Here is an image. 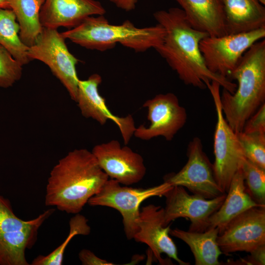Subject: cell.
Wrapping results in <instances>:
<instances>
[{
	"label": "cell",
	"mask_w": 265,
	"mask_h": 265,
	"mask_svg": "<svg viewBox=\"0 0 265 265\" xmlns=\"http://www.w3.org/2000/svg\"><path fill=\"white\" fill-rule=\"evenodd\" d=\"M153 16L165 30L162 43L155 50L185 84L204 89L207 83L215 81L223 89L234 93L237 84L212 73L206 67L199 44L202 39L209 35L194 28L181 8L172 7L167 10H158Z\"/></svg>",
	"instance_id": "6da1fadb"
},
{
	"label": "cell",
	"mask_w": 265,
	"mask_h": 265,
	"mask_svg": "<svg viewBox=\"0 0 265 265\" xmlns=\"http://www.w3.org/2000/svg\"><path fill=\"white\" fill-rule=\"evenodd\" d=\"M108 179L92 152L76 149L59 159L51 171L45 205L67 213H79Z\"/></svg>",
	"instance_id": "7a4b0ae2"
},
{
	"label": "cell",
	"mask_w": 265,
	"mask_h": 265,
	"mask_svg": "<svg viewBox=\"0 0 265 265\" xmlns=\"http://www.w3.org/2000/svg\"><path fill=\"white\" fill-rule=\"evenodd\" d=\"M228 78L238 82L234 93L223 89L220 102L224 116L235 132H242L247 119L265 103V40L253 44Z\"/></svg>",
	"instance_id": "3957f363"
},
{
	"label": "cell",
	"mask_w": 265,
	"mask_h": 265,
	"mask_svg": "<svg viewBox=\"0 0 265 265\" xmlns=\"http://www.w3.org/2000/svg\"><path fill=\"white\" fill-rule=\"evenodd\" d=\"M61 34L65 39L87 49L105 51L119 43L136 52H144L161 44L165 30L158 23L137 27L129 20L120 25H111L104 15H97L87 17L78 26Z\"/></svg>",
	"instance_id": "277c9868"
},
{
	"label": "cell",
	"mask_w": 265,
	"mask_h": 265,
	"mask_svg": "<svg viewBox=\"0 0 265 265\" xmlns=\"http://www.w3.org/2000/svg\"><path fill=\"white\" fill-rule=\"evenodd\" d=\"M49 209L33 219L14 213L10 201L0 195V265H29L26 251L35 244L38 231L55 212Z\"/></svg>",
	"instance_id": "5b68a950"
},
{
	"label": "cell",
	"mask_w": 265,
	"mask_h": 265,
	"mask_svg": "<svg viewBox=\"0 0 265 265\" xmlns=\"http://www.w3.org/2000/svg\"><path fill=\"white\" fill-rule=\"evenodd\" d=\"M172 186L164 182L150 187L134 188L108 179L100 191L92 196L87 204L91 206H105L118 211L123 218L126 237L131 240L138 231L141 204L152 197L164 196Z\"/></svg>",
	"instance_id": "8992f818"
},
{
	"label": "cell",
	"mask_w": 265,
	"mask_h": 265,
	"mask_svg": "<svg viewBox=\"0 0 265 265\" xmlns=\"http://www.w3.org/2000/svg\"><path fill=\"white\" fill-rule=\"evenodd\" d=\"M206 86L212 96L217 118L213 136L214 172L219 186L226 193L233 177L241 169L246 158L236 133L224 116L220 102V84L212 81Z\"/></svg>",
	"instance_id": "52a82bcc"
},
{
	"label": "cell",
	"mask_w": 265,
	"mask_h": 265,
	"mask_svg": "<svg viewBox=\"0 0 265 265\" xmlns=\"http://www.w3.org/2000/svg\"><path fill=\"white\" fill-rule=\"evenodd\" d=\"M65 40L56 29L43 27L27 54L30 60L46 64L76 102L80 80L76 65L79 60L69 52Z\"/></svg>",
	"instance_id": "ba28073f"
},
{
	"label": "cell",
	"mask_w": 265,
	"mask_h": 265,
	"mask_svg": "<svg viewBox=\"0 0 265 265\" xmlns=\"http://www.w3.org/2000/svg\"><path fill=\"white\" fill-rule=\"evenodd\" d=\"M265 37L264 27L221 36H208L201 40L199 47L207 68L214 74L228 78L245 52Z\"/></svg>",
	"instance_id": "9c48e42d"
},
{
	"label": "cell",
	"mask_w": 265,
	"mask_h": 265,
	"mask_svg": "<svg viewBox=\"0 0 265 265\" xmlns=\"http://www.w3.org/2000/svg\"><path fill=\"white\" fill-rule=\"evenodd\" d=\"M187 161L177 173L164 177V182L172 186L187 188L193 194L212 199L224 192L216 181L213 164L203 149L201 139L194 137L187 148Z\"/></svg>",
	"instance_id": "30bf717a"
},
{
	"label": "cell",
	"mask_w": 265,
	"mask_h": 265,
	"mask_svg": "<svg viewBox=\"0 0 265 265\" xmlns=\"http://www.w3.org/2000/svg\"><path fill=\"white\" fill-rule=\"evenodd\" d=\"M143 106L148 110V127L141 125L136 128L133 135L143 140L158 136L171 141L185 125L187 114L177 97L172 93L159 94L147 100Z\"/></svg>",
	"instance_id": "8fae6325"
},
{
	"label": "cell",
	"mask_w": 265,
	"mask_h": 265,
	"mask_svg": "<svg viewBox=\"0 0 265 265\" xmlns=\"http://www.w3.org/2000/svg\"><path fill=\"white\" fill-rule=\"evenodd\" d=\"M217 242L226 255L249 253L265 244V207L249 209L233 219L218 234Z\"/></svg>",
	"instance_id": "7c38bea8"
},
{
	"label": "cell",
	"mask_w": 265,
	"mask_h": 265,
	"mask_svg": "<svg viewBox=\"0 0 265 265\" xmlns=\"http://www.w3.org/2000/svg\"><path fill=\"white\" fill-rule=\"evenodd\" d=\"M226 193L212 199L189 194L181 186H173L164 196L166 198L164 209L166 225L180 217L189 219L191 222L188 231L204 232L209 218L220 207Z\"/></svg>",
	"instance_id": "4fadbf2b"
},
{
	"label": "cell",
	"mask_w": 265,
	"mask_h": 265,
	"mask_svg": "<svg viewBox=\"0 0 265 265\" xmlns=\"http://www.w3.org/2000/svg\"><path fill=\"white\" fill-rule=\"evenodd\" d=\"M92 153L109 179L124 186L141 181L146 168L142 157L117 140L95 145Z\"/></svg>",
	"instance_id": "5bb4252c"
},
{
	"label": "cell",
	"mask_w": 265,
	"mask_h": 265,
	"mask_svg": "<svg viewBox=\"0 0 265 265\" xmlns=\"http://www.w3.org/2000/svg\"><path fill=\"white\" fill-rule=\"evenodd\" d=\"M138 227L133 239L147 244L160 264L165 263L161 257L164 253L179 265H190L178 257L177 247L170 237V224L165 223L163 208L153 204L143 207L140 211Z\"/></svg>",
	"instance_id": "9a60e30c"
},
{
	"label": "cell",
	"mask_w": 265,
	"mask_h": 265,
	"mask_svg": "<svg viewBox=\"0 0 265 265\" xmlns=\"http://www.w3.org/2000/svg\"><path fill=\"white\" fill-rule=\"evenodd\" d=\"M102 81V77L98 74L91 75L85 80H80L76 102L83 117L92 118L101 125L106 124L109 119L113 121L127 145L136 129L134 119L131 115L119 117L110 111L105 99L99 92L98 87Z\"/></svg>",
	"instance_id": "2e32d148"
},
{
	"label": "cell",
	"mask_w": 265,
	"mask_h": 265,
	"mask_svg": "<svg viewBox=\"0 0 265 265\" xmlns=\"http://www.w3.org/2000/svg\"><path fill=\"white\" fill-rule=\"evenodd\" d=\"M106 12L101 3L96 0H45L40 20L43 27L71 29L88 17L104 15Z\"/></svg>",
	"instance_id": "e0dca14e"
},
{
	"label": "cell",
	"mask_w": 265,
	"mask_h": 265,
	"mask_svg": "<svg viewBox=\"0 0 265 265\" xmlns=\"http://www.w3.org/2000/svg\"><path fill=\"white\" fill-rule=\"evenodd\" d=\"M227 192L220 207L209 218L206 230L217 227L219 234L233 219L245 211L265 207L257 203L248 192L241 169L233 177Z\"/></svg>",
	"instance_id": "ac0fdd59"
},
{
	"label": "cell",
	"mask_w": 265,
	"mask_h": 265,
	"mask_svg": "<svg viewBox=\"0 0 265 265\" xmlns=\"http://www.w3.org/2000/svg\"><path fill=\"white\" fill-rule=\"evenodd\" d=\"M190 25L211 36L226 34L221 0H175Z\"/></svg>",
	"instance_id": "d6986e66"
},
{
	"label": "cell",
	"mask_w": 265,
	"mask_h": 265,
	"mask_svg": "<svg viewBox=\"0 0 265 265\" xmlns=\"http://www.w3.org/2000/svg\"><path fill=\"white\" fill-rule=\"evenodd\" d=\"M226 34L265 27V8L259 0H221Z\"/></svg>",
	"instance_id": "ffe728a7"
},
{
	"label": "cell",
	"mask_w": 265,
	"mask_h": 265,
	"mask_svg": "<svg viewBox=\"0 0 265 265\" xmlns=\"http://www.w3.org/2000/svg\"><path fill=\"white\" fill-rule=\"evenodd\" d=\"M170 235L185 242L190 248L196 265H219L218 258L223 253L217 242L219 229H209L204 232L186 231L178 228L170 229Z\"/></svg>",
	"instance_id": "44dd1931"
},
{
	"label": "cell",
	"mask_w": 265,
	"mask_h": 265,
	"mask_svg": "<svg viewBox=\"0 0 265 265\" xmlns=\"http://www.w3.org/2000/svg\"><path fill=\"white\" fill-rule=\"evenodd\" d=\"M45 0H9L10 8L15 14L20 26L19 36L28 47L32 46L43 27L40 11Z\"/></svg>",
	"instance_id": "7402d4cb"
},
{
	"label": "cell",
	"mask_w": 265,
	"mask_h": 265,
	"mask_svg": "<svg viewBox=\"0 0 265 265\" xmlns=\"http://www.w3.org/2000/svg\"><path fill=\"white\" fill-rule=\"evenodd\" d=\"M16 20L11 9L0 8V44L23 66L30 61L27 54L28 47L20 38V26Z\"/></svg>",
	"instance_id": "603a6c76"
},
{
	"label": "cell",
	"mask_w": 265,
	"mask_h": 265,
	"mask_svg": "<svg viewBox=\"0 0 265 265\" xmlns=\"http://www.w3.org/2000/svg\"><path fill=\"white\" fill-rule=\"evenodd\" d=\"M88 219L79 213L70 219L69 233L65 240L52 252L47 255H39L34 258L31 265H61L63 256L67 245L74 237L77 235H88L91 231L87 224Z\"/></svg>",
	"instance_id": "cb8c5ba5"
},
{
	"label": "cell",
	"mask_w": 265,
	"mask_h": 265,
	"mask_svg": "<svg viewBox=\"0 0 265 265\" xmlns=\"http://www.w3.org/2000/svg\"><path fill=\"white\" fill-rule=\"evenodd\" d=\"M247 190L258 204L265 206V169L246 159L241 167Z\"/></svg>",
	"instance_id": "d4e9b609"
},
{
	"label": "cell",
	"mask_w": 265,
	"mask_h": 265,
	"mask_svg": "<svg viewBox=\"0 0 265 265\" xmlns=\"http://www.w3.org/2000/svg\"><path fill=\"white\" fill-rule=\"evenodd\" d=\"M236 133L246 159L265 169V133Z\"/></svg>",
	"instance_id": "484cf974"
},
{
	"label": "cell",
	"mask_w": 265,
	"mask_h": 265,
	"mask_svg": "<svg viewBox=\"0 0 265 265\" xmlns=\"http://www.w3.org/2000/svg\"><path fill=\"white\" fill-rule=\"evenodd\" d=\"M22 66L0 44V87L8 88L19 80L22 75Z\"/></svg>",
	"instance_id": "4316f807"
},
{
	"label": "cell",
	"mask_w": 265,
	"mask_h": 265,
	"mask_svg": "<svg viewBox=\"0 0 265 265\" xmlns=\"http://www.w3.org/2000/svg\"><path fill=\"white\" fill-rule=\"evenodd\" d=\"M242 132L246 133H265V103L247 119Z\"/></svg>",
	"instance_id": "83f0119b"
},
{
	"label": "cell",
	"mask_w": 265,
	"mask_h": 265,
	"mask_svg": "<svg viewBox=\"0 0 265 265\" xmlns=\"http://www.w3.org/2000/svg\"><path fill=\"white\" fill-rule=\"evenodd\" d=\"M79 258L83 265H112L114 264L97 257L90 250L83 249L79 253Z\"/></svg>",
	"instance_id": "f1b7e54d"
},
{
	"label": "cell",
	"mask_w": 265,
	"mask_h": 265,
	"mask_svg": "<svg viewBox=\"0 0 265 265\" xmlns=\"http://www.w3.org/2000/svg\"><path fill=\"white\" fill-rule=\"evenodd\" d=\"M250 255L241 260L246 265H265V244L261 245L249 252Z\"/></svg>",
	"instance_id": "f546056e"
},
{
	"label": "cell",
	"mask_w": 265,
	"mask_h": 265,
	"mask_svg": "<svg viewBox=\"0 0 265 265\" xmlns=\"http://www.w3.org/2000/svg\"><path fill=\"white\" fill-rule=\"evenodd\" d=\"M117 7L126 11L133 10L138 0H109Z\"/></svg>",
	"instance_id": "4dcf8cb0"
},
{
	"label": "cell",
	"mask_w": 265,
	"mask_h": 265,
	"mask_svg": "<svg viewBox=\"0 0 265 265\" xmlns=\"http://www.w3.org/2000/svg\"><path fill=\"white\" fill-rule=\"evenodd\" d=\"M0 8L10 9L9 0H0Z\"/></svg>",
	"instance_id": "1f68e13d"
},
{
	"label": "cell",
	"mask_w": 265,
	"mask_h": 265,
	"mask_svg": "<svg viewBox=\"0 0 265 265\" xmlns=\"http://www.w3.org/2000/svg\"><path fill=\"white\" fill-rule=\"evenodd\" d=\"M260 2L263 5H265V0H259Z\"/></svg>",
	"instance_id": "d6a6232c"
}]
</instances>
